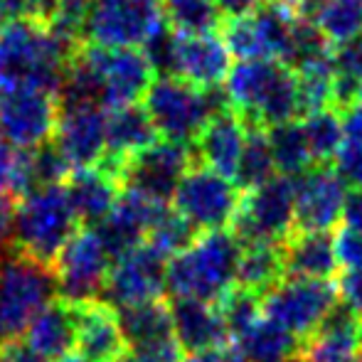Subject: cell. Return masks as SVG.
I'll return each mask as SVG.
<instances>
[{"label": "cell", "instance_id": "1", "mask_svg": "<svg viewBox=\"0 0 362 362\" xmlns=\"http://www.w3.org/2000/svg\"><path fill=\"white\" fill-rule=\"evenodd\" d=\"M229 106L247 126L274 129L300 116L296 72L274 59L237 62L224 81Z\"/></svg>", "mask_w": 362, "mask_h": 362}, {"label": "cell", "instance_id": "2", "mask_svg": "<svg viewBox=\"0 0 362 362\" xmlns=\"http://www.w3.org/2000/svg\"><path fill=\"white\" fill-rule=\"evenodd\" d=\"M239 257L242 244L229 229L200 234L190 249L168 262L165 293L217 305L237 284Z\"/></svg>", "mask_w": 362, "mask_h": 362}, {"label": "cell", "instance_id": "3", "mask_svg": "<svg viewBox=\"0 0 362 362\" xmlns=\"http://www.w3.org/2000/svg\"><path fill=\"white\" fill-rule=\"evenodd\" d=\"M144 109L163 141L190 146L217 114L232 106L224 86L205 91L177 76H156L144 96Z\"/></svg>", "mask_w": 362, "mask_h": 362}, {"label": "cell", "instance_id": "4", "mask_svg": "<svg viewBox=\"0 0 362 362\" xmlns=\"http://www.w3.org/2000/svg\"><path fill=\"white\" fill-rule=\"evenodd\" d=\"M76 232L79 219L62 185L35 187L18 197L13 249L23 257L52 269Z\"/></svg>", "mask_w": 362, "mask_h": 362}, {"label": "cell", "instance_id": "5", "mask_svg": "<svg viewBox=\"0 0 362 362\" xmlns=\"http://www.w3.org/2000/svg\"><path fill=\"white\" fill-rule=\"evenodd\" d=\"M57 296V281L49 267L15 249L0 254V343L20 338L35 315Z\"/></svg>", "mask_w": 362, "mask_h": 362}, {"label": "cell", "instance_id": "6", "mask_svg": "<svg viewBox=\"0 0 362 362\" xmlns=\"http://www.w3.org/2000/svg\"><path fill=\"white\" fill-rule=\"evenodd\" d=\"M163 25L160 0H89L81 42L99 49H144Z\"/></svg>", "mask_w": 362, "mask_h": 362}, {"label": "cell", "instance_id": "7", "mask_svg": "<svg viewBox=\"0 0 362 362\" xmlns=\"http://www.w3.org/2000/svg\"><path fill=\"white\" fill-rule=\"evenodd\" d=\"M296 229V187L291 177L276 175L267 185L242 195L229 232L242 247L284 244Z\"/></svg>", "mask_w": 362, "mask_h": 362}, {"label": "cell", "instance_id": "8", "mask_svg": "<svg viewBox=\"0 0 362 362\" xmlns=\"http://www.w3.org/2000/svg\"><path fill=\"white\" fill-rule=\"evenodd\" d=\"M242 195L234 180L205 165H192L173 197V210L200 234L217 232L232 227Z\"/></svg>", "mask_w": 362, "mask_h": 362}, {"label": "cell", "instance_id": "9", "mask_svg": "<svg viewBox=\"0 0 362 362\" xmlns=\"http://www.w3.org/2000/svg\"><path fill=\"white\" fill-rule=\"evenodd\" d=\"M338 303L335 281H310V279H284L262 298V315L281 325L303 343L315 333L330 308Z\"/></svg>", "mask_w": 362, "mask_h": 362}, {"label": "cell", "instance_id": "10", "mask_svg": "<svg viewBox=\"0 0 362 362\" xmlns=\"http://www.w3.org/2000/svg\"><path fill=\"white\" fill-rule=\"evenodd\" d=\"M192 168L190 146L156 141L146 151L136 153L121 168V187L158 205H168L175 197L182 177Z\"/></svg>", "mask_w": 362, "mask_h": 362}, {"label": "cell", "instance_id": "11", "mask_svg": "<svg viewBox=\"0 0 362 362\" xmlns=\"http://www.w3.org/2000/svg\"><path fill=\"white\" fill-rule=\"evenodd\" d=\"M111 264L114 262L94 229H79L52 267L59 298L69 303L101 300L99 296L104 293Z\"/></svg>", "mask_w": 362, "mask_h": 362}, {"label": "cell", "instance_id": "12", "mask_svg": "<svg viewBox=\"0 0 362 362\" xmlns=\"http://www.w3.org/2000/svg\"><path fill=\"white\" fill-rule=\"evenodd\" d=\"M168 262L170 259L151 242L141 244L139 249L111 264L101 300L116 310L151 303V300H163Z\"/></svg>", "mask_w": 362, "mask_h": 362}, {"label": "cell", "instance_id": "13", "mask_svg": "<svg viewBox=\"0 0 362 362\" xmlns=\"http://www.w3.org/2000/svg\"><path fill=\"white\" fill-rule=\"evenodd\" d=\"M57 119L54 91L18 89L0 104V136L18 151H35L54 139Z\"/></svg>", "mask_w": 362, "mask_h": 362}, {"label": "cell", "instance_id": "14", "mask_svg": "<svg viewBox=\"0 0 362 362\" xmlns=\"http://www.w3.org/2000/svg\"><path fill=\"white\" fill-rule=\"evenodd\" d=\"M296 229L293 232H335L343 222L348 185L333 165H313L293 180Z\"/></svg>", "mask_w": 362, "mask_h": 362}, {"label": "cell", "instance_id": "15", "mask_svg": "<svg viewBox=\"0 0 362 362\" xmlns=\"http://www.w3.org/2000/svg\"><path fill=\"white\" fill-rule=\"evenodd\" d=\"M106 119L109 111L99 106H59L52 141L72 170L99 165L106 156Z\"/></svg>", "mask_w": 362, "mask_h": 362}, {"label": "cell", "instance_id": "16", "mask_svg": "<svg viewBox=\"0 0 362 362\" xmlns=\"http://www.w3.org/2000/svg\"><path fill=\"white\" fill-rule=\"evenodd\" d=\"M165 207L168 205H158V202H151L146 197L134 195V192H121L119 202L109 212V217L91 229L109 252L111 262H119L121 257L146 244L153 224L158 222Z\"/></svg>", "mask_w": 362, "mask_h": 362}, {"label": "cell", "instance_id": "17", "mask_svg": "<svg viewBox=\"0 0 362 362\" xmlns=\"http://www.w3.org/2000/svg\"><path fill=\"white\" fill-rule=\"evenodd\" d=\"M232 69V54L219 35H180L175 76L197 89L224 86Z\"/></svg>", "mask_w": 362, "mask_h": 362}, {"label": "cell", "instance_id": "18", "mask_svg": "<svg viewBox=\"0 0 362 362\" xmlns=\"http://www.w3.org/2000/svg\"><path fill=\"white\" fill-rule=\"evenodd\" d=\"M360 320L362 315L348 308L345 303H335L323 323L315 328L310 338L300 343V362H353L360 350Z\"/></svg>", "mask_w": 362, "mask_h": 362}, {"label": "cell", "instance_id": "19", "mask_svg": "<svg viewBox=\"0 0 362 362\" xmlns=\"http://www.w3.org/2000/svg\"><path fill=\"white\" fill-rule=\"evenodd\" d=\"M158 141V131L153 126L151 116L146 114L144 106L131 104L121 109H111L106 119V156L101 158L99 168L119 177L121 182V168L129 158L136 153L146 151Z\"/></svg>", "mask_w": 362, "mask_h": 362}, {"label": "cell", "instance_id": "20", "mask_svg": "<svg viewBox=\"0 0 362 362\" xmlns=\"http://www.w3.org/2000/svg\"><path fill=\"white\" fill-rule=\"evenodd\" d=\"M173 333L182 353H207L229 345V330L215 303L192 298H173Z\"/></svg>", "mask_w": 362, "mask_h": 362}, {"label": "cell", "instance_id": "21", "mask_svg": "<svg viewBox=\"0 0 362 362\" xmlns=\"http://www.w3.org/2000/svg\"><path fill=\"white\" fill-rule=\"evenodd\" d=\"M76 305V350L89 362H111L126 353L119 310L104 300Z\"/></svg>", "mask_w": 362, "mask_h": 362}, {"label": "cell", "instance_id": "22", "mask_svg": "<svg viewBox=\"0 0 362 362\" xmlns=\"http://www.w3.org/2000/svg\"><path fill=\"white\" fill-rule=\"evenodd\" d=\"M244 144H247V124L237 111L227 109L202 129L192 148H195L202 165L234 180L244 153Z\"/></svg>", "mask_w": 362, "mask_h": 362}, {"label": "cell", "instance_id": "23", "mask_svg": "<svg viewBox=\"0 0 362 362\" xmlns=\"http://www.w3.org/2000/svg\"><path fill=\"white\" fill-rule=\"evenodd\" d=\"M64 190H67V197L72 202V210L76 219H79V224H86L91 229L109 217V212L116 207L124 187H121L119 177L106 173L104 168L94 165L72 170Z\"/></svg>", "mask_w": 362, "mask_h": 362}, {"label": "cell", "instance_id": "24", "mask_svg": "<svg viewBox=\"0 0 362 362\" xmlns=\"http://www.w3.org/2000/svg\"><path fill=\"white\" fill-rule=\"evenodd\" d=\"M286 279L335 281L340 264L335 259L333 232H293L284 242Z\"/></svg>", "mask_w": 362, "mask_h": 362}, {"label": "cell", "instance_id": "25", "mask_svg": "<svg viewBox=\"0 0 362 362\" xmlns=\"http://www.w3.org/2000/svg\"><path fill=\"white\" fill-rule=\"evenodd\" d=\"M25 340L47 360L69 355L76 348V305L57 296L35 315Z\"/></svg>", "mask_w": 362, "mask_h": 362}, {"label": "cell", "instance_id": "26", "mask_svg": "<svg viewBox=\"0 0 362 362\" xmlns=\"http://www.w3.org/2000/svg\"><path fill=\"white\" fill-rule=\"evenodd\" d=\"M296 8L333 49L362 35V0H300Z\"/></svg>", "mask_w": 362, "mask_h": 362}, {"label": "cell", "instance_id": "27", "mask_svg": "<svg viewBox=\"0 0 362 362\" xmlns=\"http://www.w3.org/2000/svg\"><path fill=\"white\" fill-rule=\"evenodd\" d=\"M239 362H286L298 358L300 340L262 315L244 333L229 340Z\"/></svg>", "mask_w": 362, "mask_h": 362}, {"label": "cell", "instance_id": "28", "mask_svg": "<svg viewBox=\"0 0 362 362\" xmlns=\"http://www.w3.org/2000/svg\"><path fill=\"white\" fill-rule=\"evenodd\" d=\"M286 279L284 269V244H257V247H242L237 267V288L249 293L267 296L274 286Z\"/></svg>", "mask_w": 362, "mask_h": 362}, {"label": "cell", "instance_id": "29", "mask_svg": "<svg viewBox=\"0 0 362 362\" xmlns=\"http://www.w3.org/2000/svg\"><path fill=\"white\" fill-rule=\"evenodd\" d=\"M119 323L121 330H124L126 345H131V348L175 335L173 333V315L168 300H151V303L121 308Z\"/></svg>", "mask_w": 362, "mask_h": 362}, {"label": "cell", "instance_id": "30", "mask_svg": "<svg viewBox=\"0 0 362 362\" xmlns=\"http://www.w3.org/2000/svg\"><path fill=\"white\" fill-rule=\"evenodd\" d=\"M267 136L279 175L296 180L298 175H303L305 170L313 168V158H310L308 141H305L303 124L300 121L274 126V129L267 131Z\"/></svg>", "mask_w": 362, "mask_h": 362}, {"label": "cell", "instance_id": "31", "mask_svg": "<svg viewBox=\"0 0 362 362\" xmlns=\"http://www.w3.org/2000/svg\"><path fill=\"white\" fill-rule=\"evenodd\" d=\"M335 76H338V72H335L333 54L296 69L300 116H310V114H318V111L333 109Z\"/></svg>", "mask_w": 362, "mask_h": 362}, {"label": "cell", "instance_id": "32", "mask_svg": "<svg viewBox=\"0 0 362 362\" xmlns=\"http://www.w3.org/2000/svg\"><path fill=\"white\" fill-rule=\"evenodd\" d=\"M160 10L180 35H215L224 25L217 0H160Z\"/></svg>", "mask_w": 362, "mask_h": 362}, {"label": "cell", "instance_id": "33", "mask_svg": "<svg viewBox=\"0 0 362 362\" xmlns=\"http://www.w3.org/2000/svg\"><path fill=\"white\" fill-rule=\"evenodd\" d=\"M276 173V163L272 156V146H269L267 129H257V126H247V144H244L242 160H239L237 170V187L242 192L257 190V187L267 185L274 180Z\"/></svg>", "mask_w": 362, "mask_h": 362}, {"label": "cell", "instance_id": "34", "mask_svg": "<svg viewBox=\"0 0 362 362\" xmlns=\"http://www.w3.org/2000/svg\"><path fill=\"white\" fill-rule=\"evenodd\" d=\"M303 134L308 141V151L313 158V165H333L335 156L345 144L343 124H340V114L335 109H325L318 114L305 116L303 121Z\"/></svg>", "mask_w": 362, "mask_h": 362}, {"label": "cell", "instance_id": "35", "mask_svg": "<svg viewBox=\"0 0 362 362\" xmlns=\"http://www.w3.org/2000/svg\"><path fill=\"white\" fill-rule=\"evenodd\" d=\"M197 237H200V232L190 222H185L175 210L165 207L163 215L158 217V222L153 224L146 242H151L156 249H160L168 259H173L185 252V249H190Z\"/></svg>", "mask_w": 362, "mask_h": 362}, {"label": "cell", "instance_id": "36", "mask_svg": "<svg viewBox=\"0 0 362 362\" xmlns=\"http://www.w3.org/2000/svg\"><path fill=\"white\" fill-rule=\"evenodd\" d=\"M222 40L227 45L229 54L237 57V62H257V59H269L267 47H264L262 33L254 23V13L247 18L224 20Z\"/></svg>", "mask_w": 362, "mask_h": 362}, {"label": "cell", "instance_id": "37", "mask_svg": "<svg viewBox=\"0 0 362 362\" xmlns=\"http://www.w3.org/2000/svg\"><path fill=\"white\" fill-rule=\"evenodd\" d=\"M217 308H219V313H222L224 325H227V330H229V340H232L262 318V296L249 293V291L234 286L222 300H219Z\"/></svg>", "mask_w": 362, "mask_h": 362}, {"label": "cell", "instance_id": "38", "mask_svg": "<svg viewBox=\"0 0 362 362\" xmlns=\"http://www.w3.org/2000/svg\"><path fill=\"white\" fill-rule=\"evenodd\" d=\"M335 259L343 272H362V234L350 227H338L333 232Z\"/></svg>", "mask_w": 362, "mask_h": 362}, {"label": "cell", "instance_id": "39", "mask_svg": "<svg viewBox=\"0 0 362 362\" xmlns=\"http://www.w3.org/2000/svg\"><path fill=\"white\" fill-rule=\"evenodd\" d=\"M333 168L345 185L362 192V144H343Z\"/></svg>", "mask_w": 362, "mask_h": 362}, {"label": "cell", "instance_id": "40", "mask_svg": "<svg viewBox=\"0 0 362 362\" xmlns=\"http://www.w3.org/2000/svg\"><path fill=\"white\" fill-rule=\"evenodd\" d=\"M134 358L139 362H182V348L175 340V335L163 340H153V343L139 345L134 348Z\"/></svg>", "mask_w": 362, "mask_h": 362}, {"label": "cell", "instance_id": "41", "mask_svg": "<svg viewBox=\"0 0 362 362\" xmlns=\"http://www.w3.org/2000/svg\"><path fill=\"white\" fill-rule=\"evenodd\" d=\"M333 59H335V72L350 76V79L362 84V35L358 40H353V42L335 49Z\"/></svg>", "mask_w": 362, "mask_h": 362}, {"label": "cell", "instance_id": "42", "mask_svg": "<svg viewBox=\"0 0 362 362\" xmlns=\"http://www.w3.org/2000/svg\"><path fill=\"white\" fill-rule=\"evenodd\" d=\"M338 300L362 315V272H340L335 279Z\"/></svg>", "mask_w": 362, "mask_h": 362}, {"label": "cell", "instance_id": "43", "mask_svg": "<svg viewBox=\"0 0 362 362\" xmlns=\"http://www.w3.org/2000/svg\"><path fill=\"white\" fill-rule=\"evenodd\" d=\"M15 212H18V197L0 190V254L13 249Z\"/></svg>", "mask_w": 362, "mask_h": 362}, {"label": "cell", "instance_id": "44", "mask_svg": "<svg viewBox=\"0 0 362 362\" xmlns=\"http://www.w3.org/2000/svg\"><path fill=\"white\" fill-rule=\"evenodd\" d=\"M0 362H49L37 353L25 338L0 343Z\"/></svg>", "mask_w": 362, "mask_h": 362}, {"label": "cell", "instance_id": "45", "mask_svg": "<svg viewBox=\"0 0 362 362\" xmlns=\"http://www.w3.org/2000/svg\"><path fill=\"white\" fill-rule=\"evenodd\" d=\"M340 124H343L345 144H362V104L348 106V109L338 111Z\"/></svg>", "mask_w": 362, "mask_h": 362}, {"label": "cell", "instance_id": "46", "mask_svg": "<svg viewBox=\"0 0 362 362\" xmlns=\"http://www.w3.org/2000/svg\"><path fill=\"white\" fill-rule=\"evenodd\" d=\"M262 3L264 0H217V8L224 20H237L252 15Z\"/></svg>", "mask_w": 362, "mask_h": 362}, {"label": "cell", "instance_id": "47", "mask_svg": "<svg viewBox=\"0 0 362 362\" xmlns=\"http://www.w3.org/2000/svg\"><path fill=\"white\" fill-rule=\"evenodd\" d=\"M343 224L362 234V192L358 190L348 192V200H345V210H343Z\"/></svg>", "mask_w": 362, "mask_h": 362}, {"label": "cell", "instance_id": "48", "mask_svg": "<svg viewBox=\"0 0 362 362\" xmlns=\"http://www.w3.org/2000/svg\"><path fill=\"white\" fill-rule=\"evenodd\" d=\"M182 362H239L237 353H234L229 345L217 350H207V353H195V355H187Z\"/></svg>", "mask_w": 362, "mask_h": 362}, {"label": "cell", "instance_id": "49", "mask_svg": "<svg viewBox=\"0 0 362 362\" xmlns=\"http://www.w3.org/2000/svg\"><path fill=\"white\" fill-rule=\"evenodd\" d=\"M13 91H15V86H13V81H10V74H8V69H5L3 57H0V104H3Z\"/></svg>", "mask_w": 362, "mask_h": 362}, {"label": "cell", "instance_id": "50", "mask_svg": "<svg viewBox=\"0 0 362 362\" xmlns=\"http://www.w3.org/2000/svg\"><path fill=\"white\" fill-rule=\"evenodd\" d=\"M54 362H89V360H86L81 353H69V355H64V358H59V360H54Z\"/></svg>", "mask_w": 362, "mask_h": 362}, {"label": "cell", "instance_id": "51", "mask_svg": "<svg viewBox=\"0 0 362 362\" xmlns=\"http://www.w3.org/2000/svg\"><path fill=\"white\" fill-rule=\"evenodd\" d=\"M57 3V0H40V5H42V15H40V20H45V15L52 10V5Z\"/></svg>", "mask_w": 362, "mask_h": 362}, {"label": "cell", "instance_id": "52", "mask_svg": "<svg viewBox=\"0 0 362 362\" xmlns=\"http://www.w3.org/2000/svg\"><path fill=\"white\" fill-rule=\"evenodd\" d=\"M111 362H139V360H136L134 358V353H124V355H119V358H116V360H111Z\"/></svg>", "mask_w": 362, "mask_h": 362}, {"label": "cell", "instance_id": "53", "mask_svg": "<svg viewBox=\"0 0 362 362\" xmlns=\"http://www.w3.org/2000/svg\"><path fill=\"white\" fill-rule=\"evenodd\" d=\"M272 3H288V5H298L300 0H272Z\"/></svg>", "mask_w": 362, "mask_h": 362}, {"label": "cell", "instance_id": "54", "mask_svg": "<svg viewBox=\"0 0 362 362\" xmlns=\"http://www.w3.org/2000/svg\"><path fill=\"white\" fill-rule=\"evenodd\" d=\"M358 104H362V84H360V91H358Z\"/></svg>", "mask_w": 362, "mask_h": 362}, {"label": "cell", "instance_id": "55", "mask_svg": "<svg viewBox=\"0 0 362 362\" xmlns=\"http://www.w3.org/2000/svg\"><path fill=\"white\" fill-rule=\"evenodd\" d=\"M360 350H362V320H360Z\"/></svg>", "mask_w": 362, "mask_h": 362}, {"label": "cell", "instance_id": "56", "mask_svg": "<svg viewBox=\"0 0 362 362\" xmlns=\"http://www.w3.org/2000/svg\"><path fill=\"white\" fill-rule=\"evenodd\" d=\"M353 362H362V353H360V355H358V358H355Z\"/></svg>", "mask_w": 362, "mask_h": 362}, {"label": "cell", "instance_id": "57", "mask_svg": "<svg viewBox=\"0 0 362 362\" xmlns=\"http://www.w3.org/2000/svg\"><path fill=\"white\" fill-rule=\"evenodd\" d=\"M286 362H300L298 358H293V360H286Z\"/></svg>", "mask_w": 362, "mask_h": 362}]
</instances>
